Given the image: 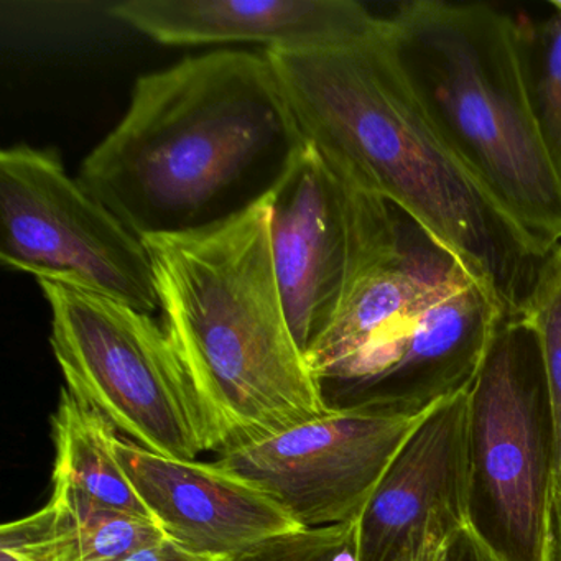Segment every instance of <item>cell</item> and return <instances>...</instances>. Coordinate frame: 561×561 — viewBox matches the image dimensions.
I'll use <instances>...</instances> for the list:
<instances>
[{"label":"cell","mask_w":561,"mask_h":561,"mask_svg":"<svg viewBox=\"0 0 561 561\" xmlns=\"http://www.w3.org/2000/svg\"><path fill=\"white\" fill-rule=\"evenodd\" d=\"M304 147L265 51L216 50L140 75L78 179L140 238L190 234L265 202Z\"/></svg>","instance_id":"6da1fadb"},{"label":"cell","mask_w":561,"mask_h":561,"mask_svg":"<svg viewBox=\"0 0 561 561\" xmlns=\"http://www.w3.org/2000/svg\"><path fill=\"white\" fill-rule=\"evenodd\" d=\"M265 55L305 144L415 219L507 317L522 314L543 257L430 121L390 47L386 19L357 41Z\"/></svg>","instance_id":"7a4b0ae2"},{"label":"cell","mask_w":561,"mask_h":561,"mask_svg":"<svg viewBox=\"0 0 561 561\" xmlns=\"http://www.w3.org/2000/svg\"><path fill=\"white\" fill-rule=\"evenodd\" d=\"M268 219L267 198L205 231L144 239L163 328L219 455L330 409L288 324Z\"/></svg>","instance_id":"3957f363"},{"label":"cell","mask_w":561,"mask_h":561,"mask_svg":"<svg viewBox=\"0 0 561 561\" xmlns=\"http://www.w3.org/2000/svg\"><path fill=\"white\" fill-rule=\"evenodd\" d=\"M383 19L430 121L545 257L561 244V176L535 114L520 19L446 0L405 2Z\"/></svg>","instance_id":"277c9868"},{"label":"cell","mask_w":561,"mask_h":561,"mask_svg":"<svg viewBox=\"0 0 561 561\" xmlns=\"http://www.w3.org/2000/svg\"><path fill=\"white\" fill-rule=\"evenodd\" d=\"M468 396L469 527L502 561H547L557 432L540 343L522 314L499 321Z\"/></svg>","instance_id":"5b68a950"},{"label":"cell","mask_w":561,"mask_h":561,"mask_svg":"<svg viewBox=\"0 0 561 561\" xmlns=\"http://www.w3.org/2000/svg\"><path fill=\"white\" fill-rule=\"evenodd\" d=\"M67 389L147 451L193 461L211 438L188 374L163 324L113 298L38 282Z\"/></svg>","instance_id":"8992f818"},{"label":"cell","mask_w":561,"mask_h":561,"mask_svg":"<svg viewBox=\"0 0 561 561\" xmlns=\"http://www.w3.org/2000/svg\"><path fill=\"white\" fill-rule=\"evenodd\" d=\"M0 262L113 298L144 313L160 310L146 241L124 225L54 147L0 152Z\"/></svg>","instance_id":"52a82bcc"},{"label":"cell","mask_w":561,"mask_h":561,"mask_svg":"<svg viewBox=\"0 0 561 561\" xmlns=\"http://www.w3.org/2000/svg\"><path fill=\"white\" fill-rule=\"evenodd\" d=\"M268 213L285 313L307 356L357 282L392 251L409 215L351 182L308 144L268 196Z\"/></svg>","instance_id":"ba28073f"},{"label":"cell","mask_w":561,"mask_h":561,"mask_svg":"<svg viewBox=\"0 0 561 561\" xmlns=\"http://www.w3.org/2000/svg\"><path fill=\"white\" fill-rule=\"evenodd\" d=\"M426 413L330 407L287 432L221 453L216 465L264 489L305 530L356 524Z\"/></svg>","instance_id":"9c48e42d"},{"label":"cell","mask_w":561,"mask_h":561,"mask_svg":"<svg viewBox=\"0 0 561 561\" xmlns=\"http://www.w3.org/2000/svg\"><path fill=\"white\" fill-rule=\"evenodd\" d=\"M502 317L491 291L466 278L330 389L328 405L423 415L469 390Z\"/></svg>","instance_id":"30bf717a"},{"label":"cell","mask_w":561,"mask_h":561,"mask_svg":"<svg viewBox=\"0 0 561 561\" xmlns=\"http://www.w3.org/2000/svg\"><path fill=\"white\" fill-rule=\"evenodd\" d=\"M469 396L428 410L356 524V561H405L436 525L468 524Z\"/></svg>","instance_id":"8fae6325"},{"label":"cell","mask_w":561,"mask_h":561,"mask_svg":"<svg viewBox=\"0 0 561 561\" xmlns=\"http://www.w3.org/2000/svg\"><path fill=\"white\" fill-rule=\"evenodd\" d=\"M116 448L153 522L188 550L229 558L305 530L268 492L216 461L167 458L123 436Z\"/></svg>","instance_id":"7c38bea8"},{"label":"cell","mask_w":561,"mask_h":561,"mask_svg":"<svg viewBox=\"0 0 561 561\" xmlns=\"http://www.w3.org/2000/svg\"><path fill=\"white\" fill-rule=\"evenodd\" d=\"M107 15L165 47L310 50L366 37L382 18L354 0H124Z\"/></svg>","instance_id":"4fadbf2b"},{"label":"cell","mask_w":561,"mask_h":561,"mask_svg":"<svg viewBox=\"0 0 561 561\" xmlns=\"http://www.w3.org/2000/svg\"><path fill=\"white\" fill-rule=\"evenodd\" d=\"M466 278L472 277L458 259L407 216L392 251L357 282L331 327L307 353L323 392Z\"/></svg>","instance_id":"5bb4252c"},{"label":"cell","mask_w":561,"mask_h":561,"mask_svg":"<svg viewBox=\"0 0 561 561\" xmlns=\"http://www.w3.org/2000/svg\"><path fill=\"white\" fill-rule=\"evenodd\" d=\"M51 426L57 459L50 499L153 522L121 465L117 430L98 410L64 387Z\"/></svg>","instance_id":"9a60e30c"},{"label":"cell","mask_w":561,"mask_h":561,"mask_svg":"<svg viewBox=\"0 0 561 561\" xmlns=\"http://www.w3.org/2000/svg\"><path fill=\"white\" fill-rule=\"evenodd\" d=\"M163 537L156 522L50 499L0 528V550L18 561H121Z\"/></svg>","instance_id":"2e32d148"},{"label":"cell","mask_w":561,"mask_h":561,"mask_svg":"<svg viewBox=\"0 0 561 561\" xmlns=\"http://www.w3.org/2000/svg\"><path fill=\"white\" fill-rule=\"evenodd\" d=\"M553 9V8H551ZM520 19L527 45L528 78L538 126L561 176V12L545 21Z\"/></svg>","instance_id":"e0dca14e"},{"label":"cell","mask_w":561,"mask_h":561,"mask_svg":"<svg viewBox=\"0 0 561 561\" xmlns=\"http://www.w3.org/2000/svg\"><path fill=\"white\" fill-rule=\"evenodd\" d=\"M522 317L534 328L543 356L557 432L558 472L561 468V244L541 259Z\"/></svg>","instance_id":"ac0fdd59"},{"label":"cell","mask_w":561,"mask_h":561,"mask_svg":"<svg viewBox=\"0 0 561 561\" xmlns=\"http://www.w3.org/2000/svg\"><path fill=\"white\" fill-rule=\"evenodd\" d=\"M356 524L285 535L226 561H356Z\"/></svg>","instance_id":"d6986e66"},{"label":"cell","mask_w":561,"mask_h":561,"mask_svg":"<svg viewBox=\"0 0 561 561\" xmlns=\"http://www.w3.org/2000/svg\"><path fill=\"white\" fill-rule=\"evenodd\" d=\"M438 561H502L469 524L456 528L446 537Z\"/></svg>","instance_id":"ffe728a7"},{"label":"cell","mask_w":561,"mask_h":561,"mask_svg":"<svg viewBox=\"0 0 561 561\" xmlns=\"http://www.w3.org/2000/svg\"><path fill=\"white\" fill-rule=\"evenodd\" d=\"M228 558L209 557L196 553L176 543L172 538L163 537L153 543L144 545L121 561H226Z\"/></svg>","instance_id":"44dd1931"},{"label":"cell","mask_w":561,"mask_h":561,"mask_svg":"<svg viewBox=\"0 0 561 561\" xmlns=\"http://www.w3.org/2000/svg\"><path fill=\"white\" fill-rule=\"evenodd\" d=\"M547 561H561V485L553 482Z\"/></svg>","instance_id":"7402d4cb"},{"label":"cell","mask_w":561,"mask_h":561,"mask_svg":"<svg viewBox=\"0 0 561 561\" xmlns=\"http://www.w3.org/2000/svg\"><path fill=\"white\" fill-rule=\"evenodd\" d=\"M449 534L451 531L448 528L436 525L430 531L428 537L423 540V543L405 561H438L439 551H442L443 543H445Z\"/></svg>","instance_id":"603a6c76"},{"label":"cell","mask_w":561,"mask_h":561,"mask_svg":"<svg viewBox=\"0 0 561 561\" xmlns=\"http://www.w3.org/2000/svg\"><path fill=\"white\" fill-rule=\"evenodd\" d=\"M550 8H553L554 11L561 12V0H551Z\"/></svg>","instance_id":"cb8c5ba5"},{"label":"cell","mask_w":561,"mask_h":561,"mask_svg":"<svg viewBox=\"0 0 561 561\" xmlns=\"http://www.w3.org/2000/svg\"><path fill=\"white\" fill-rule=\"evenodd\" d=\"M554 484L561 485V468L558 469L557 474H554Z\"/></svg>","instance_id":"d4e9b609"}]
</instances>
